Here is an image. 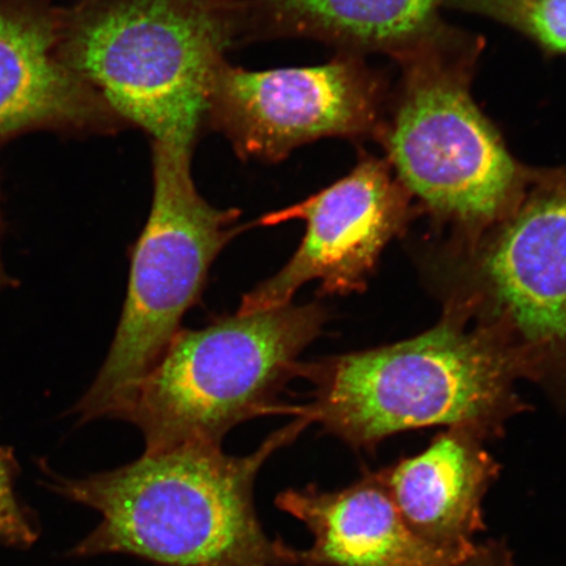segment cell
Here are the masks:
<instances>
[{"label":"cell","mask_w":566,"mask_h":566,"mask_svg":"<svg viewBox=\"0 0 566 566\" xmlns=\"http://www.w3.org/2000/svg\"><path fill=\"white\" fill-rule=\"evenodd\" d=\"M526 35L544 52L566 55V0H443Z\"/></svg>","instance_id":"5bb4252c"},{"label":"cell","mask_w":566,"mask_h":566,"mask_svg":"<svg viewBox=\"0 0 566 566\" xmlns=\"http://www.w3.org/2000/svg\"><path fill=\"white\" fill-rule=\"evenodd\" d=\"M2 224V222H0ZM0 231H2V226H0ZM18 285V281L13 280L9 273H7L2 258H0V290L7 287H13Z\"/></svg>","instance_id":"e0dca14e"},{"label":"cell","mask_w":566,"mask_h":566,"mask_svg":"<svg viewBox=\"0 0 566 566\" xmlns=\"http://www.w3.org/2000/svg\"><path fill=\"white\" fill-rule=\"evenodd\" d=\"M275 505L314 537L308 549L298 551V566H455L475 554L437 547L417 535L380 470L343 490L322 491L314 484L287 490Z\"/></svg>","instance_id":"30bf717a"},{"label":"cell","mask_w":566,"mask_h":566,"mask_svg":"<svg viewBox=\"0 0 566 566\" xmlns=\"http://www.w3.org/2000/svg\"><path fill=\"white\" fill-rule=\"evenodd\" d=\"M455 566H514L513 555L504 543L491 541L478 546L475 554Z\"/></svg>","instance_id":"2e32d148"},{"label":"cell","mask_w":566,"mask_h":566,"mask_svg":"<svg viewBox=\"0 0 566 566\" xmlns=\"http://www.w3.org/2000/svg\"><path fill=\"white\" fill-rule=\"evenodd\" d=\"M478 42L444 30L396 59L402 76L379 142L413 200L470 243L511 214L531 169L471 95Z\"/></svg>","instance_id":"3957f363"},{"label":"cell","mask_w":566,"mask_h":566,"mask_svg":"<svg viewBox=\"0 0 566 566\" xmlns=\"http://www.w3.org/2000/svg\"><path fill=\"white\" fill-rule=\"evenodd\" d=\"M233 44L229 0H105L77 20L66 63L123 122L193 150Z\"/></svg>","instance_id":"5b68a950"},{"label":"cell","mask_w":566,"mask_h":566,"mask_svg":"<svg viewBox=\"0 0 566 566\" xmlns=\"http://www.w3.org/2000/svg\"><path fill=\"white\" fill-rule=\"evenodd\" d=\"M329 321L323 304H294L218 318L180 329L142 380L119 420L145 438V454L186 446L222 448L239 423L266 415H293L279 405L298 378L301 354Z\"/></svg>","instance_id":"277c9868"},{"label":"cell","mask_w":566,"mask_h":566,"mask_svg":"<svg viewBox=\"0 0 566 566\" xmlns=\"http://www.w3.org/2000/svg\"><path fill=\"white\" fill-rule=\"evenodd\" d=\"M405 186L385 159L366 154L342 180L252 226L306 222L302 243L273 277L247 293L237 311L253 314L293 303L298 290L321 282L318 295L363 293L381 252L415 217Z\"/></svg>","instance_id":"9c48e42d"},{"label":"cell","mask_w":566,"mask_h":566,"mask_svg":"<svg viewBox=\"0 0 566 566\" xmlns=\"http://www.w3.org/2000/svg\"><path fill=\"white\" fill-rule=\"evenodd\" d=\"M387 86L359 54L325 65L268 71H217L205 125L222 133L240 159L280 161L322 138L379 139Z\"/></svg>","instance_id":"ba28073f"},{"label":"cell","mask_w":566,"mask_h":566,"mask_svg":"<svg viewBox=\"0 0 566 566\" xmlns=\"http://www.w3.org/2000/svg\"><path fill=\"white\" fill-rule=\"evenodd\" d=\"M237 42L303 38L399 59L443 25V0H229Z\"/></svg>","instance_id":"4fadbf2b"},{"label":"cell","mask_w":566,"mask_h":566,"mask_svg":"<svg viewBox=\"0 0 566 566\" xmlns=\"http://www.w3.org/2000/svg\"><path fill=\"white\" fill-rule=\"evenodd\" d=\"M455 252L444 311L490 338L520 378L566 380V167L531 169L511 214Z\"/></svg>","instance_id":"52a82bcc"},{"label":"cell","mask_w":566,"mask_h":566,"mask_svg":"<svg viewBox=\"0 0 566 566\" xmlns=\"http://www.w3.org/2000/svg\"><path fill=\"white\" fill-rule=\"evenodd\" d=\"M189 148L153 142L150 216L130 253L122 321L97 377L74 408L77 420L117 419L201 300L210 268L240 226L238 209H217L195 186Z\"/></svg>","instance_id":"8992f818"},{"label":"cell","mask_w":566,"mask_h":566,"mask_svg":"<svg viewBox=\"0 0 566 566\" xmlns=\"http://www.w3.org/2000/svg\"><path fill=\"white\" fill-rule=\"evenodd\" d=\"M486 438L464 428L438 434L419 455L380 470L408 526L444 549L473 554L485 530L483 502L500 475Z\"/></svg>","instance_id":"8fae6325"},{"label":"cell","mask_w":566,"mask_h":566,"mask_svg":"<svg viewBox=\"0 0 566 566\" xmlns=\"http://www.w3.org/2000/svg\"><path fill=\"white\" fill-rule=\"evenodd\" d=\"M18 464L13 452L0 446V544L9 547H30L38 531L15 493Z\"/></svg>","instance_id":"9a60e30c"},{"label":"cell","mask_w":566,"mask_h":566,"mask_svg":"<svg viewBox=\"0 0 566 566\" xmlns=\"http://www.w3.org/2000/svg\"><path fill=\"white\" fill-rule=\"evenodd\" d=\"M298 377L314 389L313 401L296 408V416L357 451L428 427L492 437L525 408L506 354L448 311L433 328L406 342L301 360Z\"/></svg>","instance_id":"7a4b0ae2"},{"label":"cell","mask_w":566,"mask_h":566,"mask_svg":"<svg viewBox=\"0 0 566 566\" xmlns=\"http://www.w3.org/2000/svg\"><path fill=\"white\" fill-rule=\"evenodd\" d=\"M63 23L53 13L0 6V134L28 126L126 124L55 54Z\"/></svg>","instance_id":"7c38bea8"},{"label":"cell","mask_w":566,"mask_h":566,"mask_svg":"<svg viewBox=\"0 0 566 566\" xmlns=\"http://www.w3.org/2000/svg\"><path fill=\"white\" fill-rule=\"evenodd\" d=\"M310 424L296 416L245 457L186 446L144 452L86 479L51 473L53 491L102 514L101 525L73 555H126L157 566H298L300 549L265 533L253 488L266 460Z\"/></svg>","instance_id":"6da1fadb"}]
</instances>
